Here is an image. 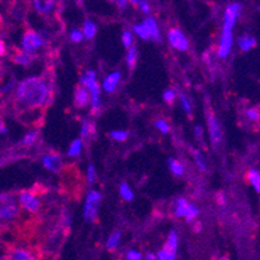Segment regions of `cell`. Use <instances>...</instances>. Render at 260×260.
<instances>
[{
	"instance_id": "10",
	"label": "cell",
	"mask_w": 260,
	"mask_h": 260,
	"mask_svg": "<svg viewBox=\"0 0 260 260\" xmlns=\"http://www.w3.org/2000/svg\"><path fill=\"white\" fill-rule=\"evenodd\" d=\"M209 131H210V138H211L212 144L215 146L219 145L223 139V134H221L220 124L217 123L216 118H215L214 114L209 115Z\"/></svg>"
},
{
	"instance_id": "26",
	"label": "cell",
	"mask_w": 260,
	"mask_h": 260,
	"mask_svg": "<svg viewBox=\"0 0 260 260\" xmlns=\"http://www.w3.org/2000/svg\"><path fill=\"white\" fill-rule=\"evenodd\" d=\"M119 193L120 196H122L123 200L126 201H132L134 200V191L129 189V186L127 185L126 183H122L119 186Z\"/></svg>"
},
{
	"instance_id": "12",
	"label": "cell",
	"mask_w": 260,
	"mask_h": 260,
	"mask_svg": "<svg viewBox=\"0 0 260 260\" xmlns=\"http://www.w3.org/2000/svg\"><path fill=\"white\" fill-rule=\"evenodd\" d=\"M89 100H91V94L88 89L84 87H78L75 91V105L78 108H84L89 103Z\"/></svg>"
},
{
	"instance_id": "18",
	"label": "cell",
	"mask_w": 260,
	"mask_h": 260,
	"mask_svg": "<svg viewBox=\"0 0 260 260\" xmlns=\"http://www.w3.org/2000/svg\"><path fill=\"white\" fill-rule=\"evenodd\" d=\"M144 22H145V25L148 26L149 32H150V37L154 38L155 40H159L160 32H159V29H158V25H157V22H155L154 18L148 17L145 21H144Z\"/></svg>"
},
{
	"instance_id": "9",
	"label": "cell",
	"mask_w": 260,
	"mask_h": 260,
	"mask_svg": "<svg viewBox=\"0 0 260 260\" xmlns=\"http://www.w3.org/2000/svg\"><path fill=\"white\" fill-rule=\"evenodd\" d=\"M18 200H20L21 206H22L25 210H27V211L30 212L39 211L40 209L39 198L35 197V196L32 194V193H30V191H22Z\"/></svg>"
},
{
	"instance_id": "45",
	"label": "cell",
	"mask_w": 260,
	"mask_h": 260,
	"mask_svg": "<svg viewBox=\"0 0 260 260\" xmlns=\"http://www.w3.org/2000/svg\"><path fill=\"white\" fill-rule=\"evenodd\" d=\"M0 53H2V54L6 53V48H4V43H3V42H2V44H0Z\"/></svg>"
},
{
	"instance_id": "41",
	"label": "cell",
	"mask_w": 260,
	"mask_h": 260,
	"mask_svg": "<svg viewBox=\"0 0 260 260\" xmlns=\"http://www.w3.org/2000/svg\"><path fill=\"white\" fill-rule=\"evenodd\" d=\"M134 3L138 4V6L140 7V9L144 12V13H149V12H150V8H149L148 2H134Z\"/></svg>"
},
{
	"instance_id": "19",
	"label": "cell",
	"mask_w": 260,
	"mask_h": 260,
	"mask_svg": "<svg viewBox=\"0 0 260 260\" xmlns=\"http://www.w3.org/2000/svg\"><path fill=\"white\" fill-rule=\"evenodd\" d=\"M247 179H249L250 184L254 186L255 190L260 193V172L256 170H250L247 172Z\"/></svg>"
},
{
	"instance_id": "46",
	"label": "cell",
	"mask_w": 260,
	"mask_h": 260,
	"mask_svg": "<svg viewBox=\"0 0 260 260\" xmlns=\"http://www.w3.org/2000/svg\"><path fill=\"white\" fill-rule=\"evenodd\" d=\"M117 3H118V6H119V7L127 6V2H126V0H123V2H117Z\"/></svg>"
},
{
	"instance_id": "24",
	"label": "cell",
	"mask_w": 260,
	"mask_h": 260,
	"mask_svg": "<svg viewBox=\"0 0 260 260\" xmlns=\"http://www.w3.org/2000/svg\"><path fill=\"white\" fill-rule=\"evenodd\" d=\"M134 31L136 32V34L139 35L140 38H143V39H149L150 37V32H149V29L148 26L145 25V22L143 23H139V25H135L134 26Z\"/></svg>"
},
{
	"instance_id": "44",
	"label": "cell",
	"mask_w": 260,
	"mask_h": 260,
	"mask_svg": "<svg viewBox=\"0 0 260 260\" xmlns=\"http://www.w3.org/2000/svg\"><path fill=\"white\" fill-rule=\"evenodd\" d=\"M145 260H158V257L154 254H152V252H148L145 256Z\"/></svg>"
},
{
	"instance_id": "22",
	"label": "cell",
	"mask_w": 260,
	"mask_h": 260,
	"mask_svg": "<svg viewBox=\"0 0 260 260\" xmlns=\"http://www.w3.org/2000/svg\"><path fill=\"white\" fill-rule=\"evenodd\" d=\"M177 246H179V238H177L176 232H175V231H171V232H170L169 238H167L166 249H167V250H170V251H172V252H175V254H176Z\"/></svg>"
},
{
	"instance_id": "25",
	"label": "cell",
	"mask_w": 260,
	"mask_h": 260,
	"mask_svg": "<svg viewBox=\"0 0 260 260\" xmlns=\"http://www.w3.org/2000/svg\"><path fill=\"white\" fill-rule=\"evenodd\" d=\"M169 165L170 169H171L172 174L176 175V176H181L184 174V167L179 160L174 159V158H170L169 159Z\"/></svg>"
},
{
	"instance_id": "5",
	"label": "cell",
	"mask_w": 260,
	"mask_h": 260,
	"mask_svg": "<svg viewBox=\"0 0 260 260\" xmlns=\"http://www.w3.org/2000/svg\"><path fill=\"white\" fill-rule=\"evenodd\" d=\"M198 214L200 210L194 205H190L185 198H177L175 201V215L177 217H185L188 223H191Z\"/></svg>"
},
{
	"instance_id": "36",
	"label": "cell",
	"mask_w": 260,
	"mask_h": 260,
	"mask_svg": "<svg viewBox=\"0 0 260 260\" xmlns=\"http://www.w3.org/2000/svg\"><path fill=\"white\" fill-rule=\"evenodd\" d=\"M246 115H247V118H249L250 120H254V122H256L260 118V113L256 108L249 109V110L246 112Z\"/></svg>"
},
{
	"instance_id": "13",
	"label": "cell",
	"mask_w": 260,
	"mask_h": 260,
	"mask_svg": "<svg viewBox=\"0 0 260 260\" xmlns=\"http://www.w3.org/2000/svg\"><path fill=\"white\" fill-rule=\"evenodd\" d=\"M11 260H38L35 254L27 249H15L11 251Z\"/></svg>"
},
{
	"instance_id": "3",
	"label": "cell",
	"mask_w": 260,
	"mask_h": 260,
	"mask_svg": "<svg viewBox=\"0 0 260 260\" xmlns=\"http://www.w3.org/2000/svg\"><path fill=\"white\" fill-rule=\"evenodd\" d=\"M82 87L91 91V108L93 113H96L100 109V86L96 82V73L93 70H87L86 74H83L79 79Z\"/></svg>"
},
{
	"instance_id": "21",
	"label": "cell",
	"mask_w": 260,
	"mask_h": 260,
	"mask_svg": "<svg viewBox=\"0 0 260 260\" xmlns=\"http://www.w3.org/2000/svg\"><path fill=\"white\" fill-rule=\"evenodd\" d=\"M120 236H122L120 231L113 232L112 235H110V237L108 238V242H106V247H108V250H110V251H112V250L117 249L118 245H119Z\"/></svg>"
},
{
	"instance_id": "17",
	"label": "cell",
	"mask_w": 260,
	"mask_h": 260,
	"mask_svg": "<svg viewBox=\"0 0 260 260\" xmlns=\"http://www.w3.org/2000/svg\"><path fill=\"white\" fill-rule=\"evenodd\" d=\"M32 58H34L32 57V54L27 53V52H25V51H21L16 54L15 57H13V61H15L16 63H18V65L29 66V65H31Z\"/></svg>"
},
{
	"instance_id": "50",
	"label": "cell",
	"mask_w": 260,
	"mask_h": 260,
	"mask_svg": "<svg viewBox=\"0 0 260 260\" xmlns=\"http://www.w3.org/2000/svg\"><path fill=\"white\" fill-rule=\"evenodd\" d=\"M259 12H260V6H259Z\"/></svg>"
},
{
	"instance_id": "49",
	"label": "cell",
	"mask_w": 260,
	"mask_h": 260,
	"mask_svg": "<svg viewBox=\"0 0 260 260\" xmlns=\"http://www.w3.org/2000/svg\"><path fill=\"white\" fill-rule=\"evenodd\" d=\"M0 260H11V259H9V257H7V256H2V259H0Z\"/></svg>"
},
{
	"instance_id": "23",
	"label": "cell",
	"mask_w": 260,
	"mask_h": 260,
	"mask_svg": "<svg viewBox=\"0 0 260 260\" xmlns=\"http://www.w3.org/2000/svg\"><path fill=\"white\" fill-rule=\"evenodd\" d=\"M82 148H83V141L80 140V139H77L70 145L69 150H68V155H70V157H77V155H79L82 153Z\"/></svg>"
},
{
	"instance_id": "31",
	"label": "cell",
	"mask_w": 260,
	"mask_h": 260,
	"mask_svg": "<svg viewBox=\"0 0 260 260\" xmlns=\"http://www.w3.org/2000/svg\"><path fill=\"white\" fill-rule=\"evenodd\" d=\"M132 40H134V38H132V32L128 31V30H124V31L122 32L123 46L129 49V48H131V46H132Z\"/></svg>"
},
{
	"instance_id": "47",
	"label": "cell",
	"mask_w": 260,
	"mask_h": 260,
	"mask_svg": "<svg viewBox=\"0 0 260 260\" xmlns=\"http://www.w3.org/2000/svg\"><path fill=\"white\" fill-rule=\"evenodd\" d=\"M0 131H2V134H3V135L7 132V128L4 127V124H2V128H0Z\"/></svg>"
},
{
	"instance_id": "29",
	"label": "cell",
	"mask_w": 260,
	"mask_h": 260,
	"mask_svg": "<svg viewBox=\"0 0 260 260\" xmlns=\"http://www.w3.org/2000/svg\"><path fill=\"white\" fill-rule=\"evenodd\" d=\"M37 139H38L37 132H29V134L25 135V138L22 139V145H25V146L34 145L35 141H37Z\"/></svg>"
},
{
	"instance_id": "16",
	"label": "cell",
	"mask_w": 260,
	"mask_h": 260,
	"mask_svg": "<svg viewBox=\"0 0 260 260\" xmlns=\"http://www.w3.org/2000/svg\"><path fill=\"white\" fill-rule=\"evenodd\" d=\"M35 9H37L39 13H43V15H47L52 11L54 6V2L52 0H35L34 2Z\"/></svg>"
},
{
	"instance_id": "2",
	"label": "cell",
	"mask_w": 260,
	"mask_h": 260,
	"mask_svg": "<svg viewBox=\"0 0 260 260\" xmlns=\"http://www.w3.org/2000/svg\"><path fill=\"white\" fill-rule=\"evenodd\" d=\"M241 13H242V6L238 2L229 4L226 7L225 12H224L223 31H221L220 44H219V49H217L219 57L225 58L231 53L232 44H233V34H232V30H233V26H235L236 21L241 16Z\"/></svg>"
},
{
	"instance_id": "27",
	"label": "cell",
	"mask_w": 260,
	"mask_h": 260,
	"mask_svg": "<svg viewBox=\"0 0 260 260\" xmlns=\"http://www.w3.org/2000/svg\"><path fill=\"white\" fill-rule=\"evenodd\" d=\"M136 60H138V51H136L135 47H131L127 52V65H128L129 69H134Z\"/></svg>"
},
{
	"instance_id": "1",
	"label": "cell",
	"mask_w": 260,
	"mask_h": 260,
	"mask_svg": "<svg viewBox=\"0 0 260 260\" xmlns=\"http://www.w3.org/2000/svg\"><path fill=\"white\" fill-rule=\"evenodd\" d=\"M49 93V86L39 77L26 78L16 89L18 103L29 109H37L47 104Z\"/></svg>"
},
{
	"instance_id": "8",
	"label": "cell",
	"mask_w": 260,
	"mask_h": 260,
	"mask_svg": "<svg viewBox=\"0 0 260 260\" xmlns=\"http://www.w3.org/2000/svg\"><path fill=\"white\" fill-rule=\"evenodd\" d=\"M169 42L174 48L179 49V51H186L188 49V39L185 35L183 34L180 29H171L169 31Z\"/></svg>"
},
{
	"instance_id": "48",
	"label": "cell",
	"mask_w": 260,
	"mask_h": 260,
	"mask_svg": "<svg viewBox=\"0 0 260 260\" xmlns=\"http://www.w3.org/2000/svg\"><path fill=\"white\" fill-rule=\"evenodd\" d=\"M219 203H220V205H223V203H224V196L223 194L219 197Z\"/></svg>"
},
{
	"instance_id": "38",
	"label": "cell",
	"mask_w": 260,
	"mask_h": 260,
	"mask_svg": "<svg viewBox=\"0 0 260 260\" xmlns=\"http://www.w3.org/2000/svg\"><path fill=\"white\" fill-rule=\"evenodd\" d=\"M83 32H80L79 30H73V31L70 32V39H72L73 42H75V43H79V42L83 40Z\"/></svg>"
},
{
	"instance_id": "35",
	"label": "cell",
	"mask_w": 260,
	"mask_h": 260,
	"mask_svg": "<svg viewBox=\"0 0 260 260\" xmlns=\"http://www.w3.org/2000/svg\"><path fill=\"white\" fill-rule=\"evenodd\" d=\"M155 128L159 129L162 134H167V132L170 131L169 123H167L165 119H158L157 122H155Z\"/></svg>"
},
{
	"instance_id": "14",
	"label": "cell",
	"mask_w": 260,
	"mask_h": 260,
	"mask_svg": "<svg viewBox=\"0 0 260 260\" xmlns=\"http://www.w3.org/2000/svg\"><path fill=\"white\" fill-rule=\"evenodd\" d=\"M119 80H120L119 72H114L112 73V74H109L108 77L105 78V80H104V83H103L104 89H105L106 92H113L115 89V87H117V84L119 83Z\"/></svg>"
},
{
	"instance_id": "32",
	"label": "cell",
	"mask_w": 260,
	"mask_h": 260,
	"mask_svg": "<svg viewBox=\"0 0 260 260\" xmlns=\"http://www.w3.org/2000/svg\"><path fill=\"white\" fill-rule=\"evenodd\" d=\"M193 154H194V159H196V162H197L198 169L202 170V171H206L207 167H206V160H205V158H203L202 155H201V153L198 152V150H196V152L193 153Z\"/></svg>"
},
{
	"instance_id": "34",
	"label": "cell",
	"mask_w": 260,
	"mask_h": 260,
	"mask_svg": "<svg viewBox=\"0 0 260 260\" xmlns=\"http://www.w3.org/2000/svg\"><path fill=\"white\" fill-rule=\"evenodd\" d=\"M96 180V169H94L93 165H88V169H87V183L88 185L94 183Z\"/></svg>"
},
{
	"instance_id": "43",
	"label": "cell",
	"mask_w": 260,
	"mask_h": 260,
	"mask_svg": "<svg viewBox=\"0 0 260 260\" xmlns=\"http://www.w3.org/2000/svg\"><path fill=\"white\" fill-rule=\"evenodd\" d=\"M13 86H15V80H12L11 83L7 84V86H4V87H3V92L9 91V89H12V87H13Z\"/></svg>"
},
{
	"instance_id": "4",
	"label": "cell",
	"mask_w": 260,
	"mask_h": 260,
	"mask_svg": "<svg viewBox=\"0 0 260 260\" xmlns=\"http://www.w3.org/2000/svg\"><path fill=\"white\" fill-rule=\"evenodd\" d=\"M101 203V194L98 190H89L87 193L86 203H84V220L92 221L96 219L99 212V207Z\"/></svg>"
},
{
	"instance_id": "37",
	"label": "cell",
	"mask_w": 260,
	"mask_h": 260,
	"mask_svg": "<svg viewBox=\"0 0 260 260\" xmlns=\"http://www.w3.org/2000/svg\"><path fill=\"white\" fill-rule=\"evenodd\" d=\"M180 104H181V106H183L184 112L188 113V114H190V113H191V105H190V103H189L188 99H186L184 94H180Z\"/></svg>"
},
{
	"instance_id": "7",
	"label": "cell",
	"mask_w": 260,
	"mask_h": 260,
	"mask_svg": "<svg viewBox=\"0 0 260 260\" xmlns=\"http://www.w3.org/2000/svg\"><path fill=\"white\" fill-rule=\"evenodd\" d=\"M43 46H44L43 39H42V37H40L38 32L31 31V30H30V31H27L25 35H23L22 48L23 51L27 52V53L30 54L35 53L40 47H43Z\"/></svg>"
},
{
	"instance_id": "20",
	"label": "cell",
	"mask_w": 260,
	"mask_h": 260,
	"mask_svg": "<svg viewBox=\"0 0 260 260\" xmlns=\"http://www.w3.org/2000/svg\"><path fill=\"white\" fill-rule=\"evenodd\" d=\"M96 31H98V26L93 21L91 20H87L84 22V27H83V34L87 39H92V38L96 35Z\"/></svg>"
},
{
	"instance_id": "15",
	"label": "cell",
	"mask_w": 260,
	"mask_h": 260,
	"mask_svg": "<svg viewBox=\"0 0 260 260\" xmlns=\"http://www.w3.org/2000/svg\"><path fill=\"white\" fill-rule=\"evenodd\" d=\"M238 46H240V48L242 51H250L254 47H256V39L254 37H251V35H243V37H241L238 39Z\"/></svg>"
},
{
	"instance_id": "30",
	"label": "cell",
	"mask_w": 260,
	"mask_h": 260,
	"mask_svg": "<svg viewBox=\"0 0 260 260\" xmlns=\"http://www.w3.org/2000/svg\"><path fill=\"white\" fill-rule=\"evenodd\" d=\"M92 131V124L88 122L87 119H84L83 122H82V127H80V136L83 139L88 138V135L91 134Z\"/></svg>"
},
{
	"instance_id": "33",
	"label": "cell",
	"mask_w": 260,
	"mask_h": 260,
	"mask_svg": "<svg viewBox=\"0 0 260 260\" xmlns=\"http://www.w3.org/2000/svg\"><path fill=\"white\" fill-rule=\"evenodd\" d=\"M110 136H112V138L117 141H124L127 138H128V132L117 129V131L110 132Z\"/></svg>"
},
{
	"instance_id": "28",
	"label": "cell",
	"mask_w": 260,
	"mask_h": 260,
	"mask_svg": "<svg viewBox=\"0 0 260 260\" xmlns=\"http://www.w3.org/2000/svg\"><path fill=\"white\" fill-rule=\"evenodd\" d=\"M158 260H175L176 259V254L172 251H170V250H167L166 247L163 250H160L159 252H158L157 255Z\"/></svg>"
},
{
	"instance_id": "11",
	"label": "cell",
	"mask_w": 260,
	"mask_h": 260,
	"mask_svg": "<svg viewBox=\"0 0 260 260\" xmlns=\"http://www.w3.org/2000/svg\"><path fill=\"white\" fill-rule=\"evenodd\" d=\"M42 163L47 170L52 172H60L62 169V160L57 154H46L42 158Z\"/></svg>"
},
{
	"instance_id": "6",
	"label": "cell",
	"mask_w": 260,
	"mask_h": 260,
	"mask_svg": "<svg viewBox=\"0 0 260 260\" xmlns=\"http://www.w3.org/2000/svg\"><path fill=\"white\" fill-rule=\"evenodd\" d=\"M20 212L18 205L12 196H2V206H0V217L3 220H12Z\"/></svg>"
},
{
	"instance_id": "42",
	"label": "cell",
	"mask_w": 260,
	"mask_h": 260,
	"mask_svg": "<svg viewBox=\"0 0 260 260\" xmlns=\"http://www.w3.org/2000/svg\"><path fill=\"white\" fill-rule=\"evenodd\" d=\"M202 126H200V124H197V126L194 127V134H196V136H197L198 139H201L202 138Z\"/></svg>"
},
{
	"instance_id": "40",
	"label": "cell",
	"mask_w": 260,
	"mask_h": 260,
	"mask_svg": "<svg viewBox=\"0 0 260 260\" xmlns=\"http://www.w3.org/2000/svg\"><path fill=\"white\" fill-rule=\"evenodd\" d=\"M163 99H165L167 103H172V101L175 100V92L172 91V89H167V91H165V93H163Z\"/></svg>"
},
{
	"instance_id": "39",
	"label": "cell",
	"mask_w": 260,
	"mask_h": 260,
	"mask_svg": "<svg viewBox=\"0 0 260 260\" xmlns=\"http://www.w3.org/2000/svg\"><path fill=\"white\" fill-rule=\"evenodd\" d=\"M126 259L127 260H141L143 259V255H141V252L136 251V250H129V251L127 252Z\"/></svg>"
}]
</instances>
